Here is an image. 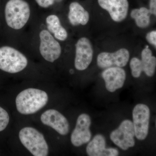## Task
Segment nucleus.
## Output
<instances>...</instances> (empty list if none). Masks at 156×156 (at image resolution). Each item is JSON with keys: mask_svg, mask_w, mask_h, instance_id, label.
Returning a JSON list of instances; mask_svg holds the SVG:
<instances>
[{"mask_svg": "<svg viewBox=\"0 0 156 156\" xmlns=\"http://www.w3.org/2000/svg\"><path fill=\"white\" fill-rule=\"evenodd\" d=\"M129 51L125 48H122L113 53L102 52L98 56L97 65L102 69L113 66L124 67L129 61Z\"/></svg>", "mask_w": 156, "mask_h": 156, "instance_id": "10", "label": "nucleus"}, {"mask_svg": "<svg viewBox=\"0 0 156 156\" xmlns=\"http://www.w3.org/2000/svg\"><path fill=\"white\" fill-rule=\"evenodd\" d=\"M19 136L21 143L35 156H47L49 147L44 135L37 129L25 127L19 132Z\"/></svg>", "mask_w": 156, "mask_h": 156, "instance_id": "3", "label": "nucleus"}, {"mask_svg": "<svg viewBox=\"0 0 156 156\" xmlns=\"http://www.w3.org/2000/svg\"><path fill=\"white\" fill-rule=\"evenodd\" d=\"M150 110L147 105L138 104L133 109V126L135 136L139 140H144L148 133Z\"/></svg>", "mask_w": 156, "mask_h": 156, "instance_id": "6", "label": "nucleus"}, {"mask_svg": "<svg viewBox=\"0 0 156 156\" xmlns=\"http://www.w3.org/2000/svg\"><path fill=\"white\" fill-rule=\"evenodd\" d=\"M135 132L133 122L129 120L123 121L119 128L111 133L110 139L123 150H127L135 145Z\"/></svg>", "mask_w": 156, "mask_h": 156, "instance_id": "5", "label": "nucleus"}, {"mask_svg": "<svg viewBox=\"0 0 156 156\" xmlns=\"http://www.w3.org/2000/svg\"><path fill=\"white\" fill-rule=\"evenodd\" d=\"M130 66L132 76L134 78L139 77L143 72L141 60L136 57H134L130 61Z\"/></svg>", "mask_w": 156, "mask_h": 156, "instance_id": "19", "label": "nucleus"}, {"mask_svg": "<svg viewBox=\"0 0 156 156\" xmlns=\"http://www.w3.org/2000/svg\"><path fill=\"white\" fill-rule=\"evenodd\" d=\"M73 72V69L71 70L70 73H71L72 74Z\"/></svg>", "mask_w": 156, "mask_h": 156, "instance_id": "24", "label": "nucleus"}, {"mask_svg": "<svg viewBox=\"0 0 156 156\" xmlns=\"http://www.w3.org/2000/svg\"><path fill=\"white\" fill-rule=\"evenodd\" d=\"M98 3L116 22H121L127 17L129 8L128 0H98Z\"/></svg>", "mask_w": 156, "mask_h": 156, "instance_id": "12", "label": "nucleus"}, {"mask_svg": "<svg viewBox=\"0 0 156 156\" xmlns=\"http://www.w3.org/2000/svg\"><path fill=\"white\" fill-rule=\"evenodd\" d=\"M38 5L43 8H48L52 5L54 2V0H35Z\"/></svg>", "mask_w": 156, "mask_h": 156, "instance_id": "22", "label": "nucleus"}, {"mask_svg": "<svg viewBox=\"0 0 156 156\" xmlns=\"http://www.w3.org/2000/svg\"><path fill=\"white\" fill-rule=\"evenodd\" d=\"M43 124L50 126L62 135H66L69 132L68 121L64 115L55 109L46 111L41 116Z\"/></svg>", "mask_w": 156, "mask_h": 156, "instance_id": "11", "label": "nucleus"}, {"mask_svg": "<svg viewBox=\"0 0 156 156\" xmlns=\"http://www.w3.org/2000/svg\"><path fill=\"white\" fill-rule=\"evenodd\" d=\"M9 120L10 118L8 113L0 107V131L5 129L9 124Z\"/></svg>", "mask_w": 156, "mask_h": 156, "instance_id": "20", "label": "nucleus"}, {"mask_svg": "<svg viewBox=\"0 0 156 156\" xmlns=\"http://www.w3.org/2000/svg\"><path fill=\"white\" fill-rule=\"evenodd\" d=\"M69 9L68 19L72 25H85L87 24L89 20V13L80 4L73 2L70 5Z\"/></svg>", "mask_w": 156, "mask_h": 156, "instance_id": "15", "label": "nucleus"}, {"mask_svg": "<svg viewBox=\"0 0 156 156\" xmlns=\"http://www.w3.org/2000/svg\"><path fill=\"white\" fill-rule=\"evenodd\" d=\"M93 49L89 39L82 37L78 40L76 44L75 66L78 70L87 69L92 61Z\"/></svg>", "mask_w": 156, "mask_h": 156, "instance_id": "9", "label": "nucleus"}, {"mask_svg": "<svg viewBox=\"0 0 156 156\" xmlns=\"http://www.w3.org/2000/svg\"><path fill=\"white\" fill-rule=\"evenodd\" d=\"M149 10L142 7L140 9H135L131 12V16L135 20L136 25L140 28H145L149 25L151 15Z\"/></svg>", "mask_w": 156, "mask_h": 156, "instance_id": "18", "label": "nucleus"}, {"mask_svg": "<svg viewBox=\"0 0 156 156\" xmlns=\"http://www.w3.org/2000/svg\"><path fill=\"white\" fill-rule=\"evenodd\" d=\"M48 96L44 91L34 88L25 89L16 98L17 111L23 115L35 113L44 107Z\"/></svg>", "mask_w": 156, "mask_h": 156, "instance_id": "1", "label": "nucleus"}, {"mask_svg": "<svg viewBox=\"0 0 156 156\" xmlns=\"http://www.w3.org/2000/svg\"><path fill=\"white\" fill-rule=\"evenodd\" d=\"M150 12L151 14L156 15V0H150Z\"/></svg>", "mask_w": 156, "mask_h": 156, "instance_id": "23", "label": "nucleus"}, {"mask_svg": "<svg viewBox=\"0 0 156 156\" xmlns=\"http://www.w3.org/2000/svg\"><path fill=\"white\" fill-rule=\"evenodd\" d=\"M39 37V50L41 55L47 61L54 62L61 55L62 50L60 44L50 32L46 30L41 31Z\"/></svg>", "mask_w": 156, "mask_h": 156, "instance_id": "7", "label": "nucleus"}, {"mask_svg": "<svg viewBox=\"0 0 156 156\" xmlns=\"http://www.w3.org/2000/svg\"><path fill=\"white\" fill-rule=\"evenodd\" d=\"M87 153L89 156H117L119 151L117 149L106 148V141L101 134H97L89 143L87 147Z\"/></svg>", "mask_w": 156, "mask_h": 156, "instance_id": "14", "label": "nucleus"}, {"mask_svg": "<svg viewBox=\"0 0 156 156\" xmlns=\"http://www.w3.org/2000/svg\"><path fill=\"white\" fill-rule=\"evenodd\" d=\"M30 15L29 5L24 0H9L5 8L6 23L14 30L22 29L28 22Z\"/></svg>", "mask_w": 156, "mask_h": 156, "instance_id": "2", "label": "nucleus"}, {"mask_svg": "<svg viewBox=\"0 0 156 156\" xmlns=\"http://www.w3.org/2000/svg\"><path fill=\"white\" fill-rule=\"evenodd\" d=\"M46 21L48 31L53 34L56 39L64 41L67 39V31L61 25L59 18L56 15H49L46 18Z\"/></svg>", "mask_w": 156, "mask_h": 156, "instance_id": "16", "label": "nucleus"}, {"mask_svg": "<svg viewBox=\"0 0 156 156\" xmlns=\"http://www.w3.org/2000/svg\"><path fill=\"white\" fill-rule=\"evenodd\" d=\"M107 90L111 92L121 89L124 86L126 75L125 70L119 67L108 68L102 73Z\"/></svg>", "mask_w": 156, "mask_h": 156, "instance_id": "13", "label": "nucleus"}, {"mask_svg": "<svg viewBox=\"0 0 156 156\" xmlns=\"http://www.w3.org/2000/svg\"><path fill=\"white\" fill-rule=\"evenodd\" d=\"M143 71L149 77L153 76L155 72L156 58L153 56L151 50L147 47L141 52Z\"/></svg>", "mask_w": 156, "mask_h": 156, "instance_id": "17", "label": "nucleus"}, {"mask_svg": "<svg viewBox=\"0 0 156 156\" xmlns=\"http://www.w3.org/2000/svg\"><path fill=\"white\" fill-rule=\"evenodd\" d=\"M147 40L151 44L156 46V30L150 32L146 36Z\"/></svg>", "mask_w": 156, "mask_h": 156, "instance_id": "21", "label": "nucleus"}, {"mask_svg": "<svg viewBox=\"0 0 156 156\" xmlns=\"http://www.w3.org/2000/svg\"><path fill=\"white\" fill-rule=\"evenodd\" d=\"M27 64V58L17 49L9 46L0 48V69L16 73L24 69Z\"/></svg>", "mask_w": 156, "mask_h": 156, "instance_id": "4", "label": "nucleus"}, {"mask_svg": "<svg viewBox=\"0 0 156 156\" xmlns=\"http://www.w3.org/2000/svg\"><path fill=\"white\" fill-rule=\"evenodd\" d=\"M91 120L87 114H82L78 117L75 128L71 135V141L74 146L83 145L90 141L92 137L90 126Z\"/></svg>", "mask_w": 156, "mask_h": 156, "instance_id": "8", "label": "nucleus"}]
</instances>
